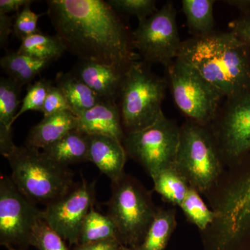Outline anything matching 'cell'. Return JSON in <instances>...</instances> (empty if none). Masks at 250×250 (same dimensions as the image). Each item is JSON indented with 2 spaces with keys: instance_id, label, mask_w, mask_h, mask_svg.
Segmentation results:
<instances>
[{
  "instance_id": "obj_2",
  "label": "cell",
  "mask_w": 250,
  "mask_h": 250,
  "mask_svg": "<svg viewBox=\"0 0 250 250\" xmlns=\"http://www.w3.org/2000/svg\"><path fill=\"white\" fill-rule=\"evenodd\" d=\"M177 59L193 67L224 98L250 90V49L231 31L182 41Z\"/></svg>"
},
{
  "instance_id": "obj_5",
  "label": "cell",
  "mask_w": 250,
  "mask_h": 250,
  "mask_svg": "<svg viewBox=\"0 0 250 250\" xmlns=\"http://www.w3.org/2000/svg\"><path fill=\"white\" fill-rule=\"evenodd\" d=\"M111 187L107 215L116 225L122 244L136 249L146 237L157 209L147 190L131 176L125 173Z\"/></svg>"
},
{
  "instance_id": "obj_32",
  "label": "cell",
  "mask_w": 250,
  "mask_h": 250,
  "mask_svg": "<svg viewBox=\"0 0 250 250\" xmlns=\"http://www.w3.org/2000/svg\"><path fill=\"white\" fill-rule=\"evenodd\" d=\"M63 111H71L66 99L58 87L52 85L49 88L45 104L41 113L43 117Z\"/></svg>"
},
{
  "instance_id": "obj_38",
  "label": "cell",
  "mask_w": 250,
  "mask_h": 250,
  "mask_svg": "<svg viewBox=\"0 0 250 250\" xmlns=\"http://www.w3.org/2000/svg\"><path fill=\"white\" fill-rule=\"evenodd\" d=\"M5 247H6V249H7V250H16V248H14V247H13V246H6Z\"/></svg>"
},
{
  "instance_id": "obj_27",
  "label": "cell",
  "mask_w": 250,
  "mask_h": 250,
  "mask_svg": "<svg viewBox=\"0 0 250 250\" xmlns=\"http://www.w3.org/2000/svg\"><path fill=\"white\" fill-rule=\"evenodd\" d=\"M180 207L188 220L202 231H205L208 225L218 218V213L210 210L199 192L190 186Z\"/></svg>"
},
{
  "instance_id": "obj_25",
  "label": "cell",
  "mask_w": 250,
  "mask_h": 250,
  "mask_svg": "<svg viewBox=\"0 0 250 250\" xmlns=\"http://www.w3.org/2000/svg\"><path fill=\"white\" fill-rule=\"evenodd\" d=\"M22 86L12 79H0V133H12Z\"/></svg>"
},
{
  "instance_id": "obj_16",
  "label": "cell",
  "mask_w": 250,
  "mask_h": 250,
  "mask_svg": "<svg viewBox=\"0 0 250 250\" xmlns=\"http://www.w3.org/2000/svg\"><path fill=\"white\" fill-rule=\"evenodd\" d=\"M88 161L111 179V183L121 179L127 157L123 142L104 135H88Z\"/></svg>"
},
{
  "instance_id": "obj_23",
  "label": "cell",
  "mask_w": 250,
  "mask_h": 250,
  "mask_svg": "<svg viewBox=\"0 0 250 250\" xmlns=\"http://www.w3.org/2000/svg\"><path fill=\"white\" fill-rule=\"evenodd\" d=\"M213 0H183L182 10L187 18L188 27L193 36L208 35L213 31Z\"/></svg>"
},
{
  "instance_id": "obj_29",
  "label": "cell",
  "mask_w": 250,
  "mask_h": 250,
  "mask_svg": "<svg viewBox=\"0 0 250 250\" xmlns=\"http://www.w3.org/2000/svg\"><path fill=\"white\" fill-rule=\"evenodd\" d=\"M53 85L50 80L42 79L28 85L27 93L23 99L15 121L21 115L29 111L42 112L49 88Z\"/></svg>"
},
{
  "instance_id": "obj_4",
  "label": "cell",
  "mask_w": 250,
  "mask_h": 250,
  "mask_svg": "<svg viewBox=\"0 0 250 250\" xmlns=\"http://www.w3.org/2000/svg\"><path fill=\"white\" fill-rule=\"evenodd\" d=\"M167 82L151 71L149 64L135 61L125 74L119 107L125 134L147 128L164 116Z\"/></svg>"
},
{
  "instance_id": "obj_9",
  "label": "cell",
  "mask_w": 250,
  "mask_h": 250,
  "mask_svg": "<svg viewBox=\"0 0 250 250\" xmlns=\"http://www.w3.org/2000/svg\"><path fill=\"white\" fill-rule=\"evenodd\" d=\"M131 39L143 62L168 67L178 57L182 42L172 3H166L150 17L139 22L131 33Z\"/></svg>"
},
{
  "instance_id": "obj_7",
  "label": "cell",
  "mask_w": 250,
  "mask_h": 250,
  "mask_svg": "<svg viewBox=\"0 0 250 250\" xmlns=\"http://www.w3.org/2000/svg\"><path fill=\"white\" fill-rule=\"evenodd\" d=\"M166 69L174 101L179 110L190 121L202 126L213 121L224 98L220 92L181 59H175Z\"/></svg>"
},
{
  "instance_id": "obj_20",
  "label": "cell",
  "mask_w": 250,
  "mask_h": 250,
  "mask_svg": "<svg viewBox=\"0 0 250 250\" xmlns=\"http://www.w3.org/2000/svg\"><path fill=\"white\" fill-rule=\"evenodd\" d=\"M51 62L33 58L18 52H10L0 59V65L9 78L23 86L33 80L48 66Z\"/></svg>"
},
{
  "instance_id": "obj_3",
  "label": "cell",
  "mask_w": 250,
  "mask_h": 250,
  "mask_svg": "<svg viewBox=\"0 0 250 250\" xmlns=\"http://www.w3.org/2000/svg\"><path fill=\"white\" fill-rule=\"evenodd\" d=\"M5 158L11 167V180L21 193L36 205L47 207L74 188L73 174L39 149L16 146Z\"/></svg>"
},
{
  "instance_id": "obj_33",
  "label": "cell",
  "mask_w": 250,
  "mask_h": 250,
  "mask_svg": "<svg viewBox=\"0 0 250 250\" xmlns=\"http://www.w3.org/2000/svg\"><path fill=\"white\" fill-rule=\"evenodd\" d=\"M229 28L250 49V15L242 16L231 21Z\"/></svg>"
},
{
  "instance_id": "obj_6",
  "label": "cell",
  "mask_w": 250,
  "mask_h": 250,
  "mask_svg": "<svg viewBox=\"0 0 250 250\" xmlns=\"http://www.w3.org/2000/svg\"><path fill=\"white\" fill-rule=\"evenodd\" d=\"M174 166L190 187L208 190L221 172L218 149L204 126L189 121L180 127V141Z\"/></svg>"
},
{
  "instance_id": "obj_11",
  "label": "cell",
  "mask_w": 250,
  "mask_h": 250,
  "mask_svg": "<svg viewBox=\"0 0 250 250\" xmlns=\"http://www.w3.org/2000/svg\"><path fill=\"white\" fill-rule=\"evenodd\" d=\"M95 182L83 179L62 198L45 207L44 219L70 245L77 246L82 225L95 201Z\"/></svg>"
},
{
  "instance_id": "obj_8",
  "label": "cell",
  "mask_w": 250,
  "mask_h": 250,
  "mask_svg": "<svg viewBox=\"0 0 250 250\" xmlns=\"http://www.w3.org/2000/svg\"><path fill=\"white\" fill-rule=\"evenodd\" d=\"M180 141V128L164 115L156 123L125 135L127 156L137 161L151 177L174 165Z\"/></svg>"
},
{
  "instance_id": "obj_12",
  "label": "cell",
  "mask_w": 250,
  "mask_h": 250,
  "mask_svg": "<svg viewBox=\"0 0 250 250\" xmlns=\"http://www.w3.org/2000/svg\"><path fill=\"white\" fill-rule=\"evenodd\" d=\"M220 126L222 152L235 159L250 150V90L228 99Z\"/></svg>"
},
{
  "instance_id": "obj_24",
  "label": "cell",
  "mask_w": 250,
  "mask_h": 250,
  "mask_svg": "<svg viewBox=\"0 0 250 250\" xmlns=\"http://www.w3.org/2000/svg\"><path fill=\"white\" fill-rule=\"evenodd\" d=\"M66 51L60 38L39 32L21 41L17 52L40 60L54 62Z\"/></svg>"
},
{
  "instance_id": "obj_10",
  "label": "cell",
  "mask_w": 250,
  "mask_h": 250,
  "mask_svg": "<svg viewBox=\"0 0 250 250\" xmlns=\"http://www.w3.org/2000/svg\"><path fill=\"white\" fill-rule=\"evenodd\" d=\"M44 219L43 210L28 200L11 177L0 179V242L2 246H27L33 229Z\"/></svg>"
},
{
  "instance_id": "obj_34",
  "label": "cell",
  "mask_w": 250,
  "mask_h": 250,
  "mask_svg": "<svg viewBox=\"0 0 250 250\" xmlns=\"http://www.w3.org/2000/svg\"><path fill=\"white\" fill-rule=\"evenodd\" d=\"M124 246L116 238L93 243L79 244L75 250H123Z\"/></svg>"
},
{
  "instance_id": "obj_39",
  "label": "cell",
  "mask_w": 250,
  "mask_h": 250,
  "mask_svg": "<svg viewBox=\"0 0 250 250\" xmlns=\"http://www.w3.org/2000/svg\"><path fill=\"white\" fill-rule=\"evenodd\" d=\"M123 250H136L133 249V248H128V247L124 246V248H123Z\"/></svg>"
},
{
  "instance_id": "obj_17",
  "label": "cell",
  "mask_w": 250,
  "mask_h": 250,
  "mask_svg": "<svg viewBox=\"0 0 250 250\" xmlns=\"http://www.w3.org/2000/svg\"><path fill=\"white\" fill-rule=\"evenodd\" d=\"M77 117L70 111L43 117L40 123L30 129L24 146L44 149L57 142L72 130L77 129Z\"/></svg>"
},
{
  "instance_id": "obj_19",
  "label": "cell",
  "mask_w": 250,
  "mask_h": 250,
  "mask_svg": "<svg viewBox=\"0 0 250 250\" xmlns=\"http://www.w3.org/2000/svg\"><path fill=\"white\" fill-rule=\"evenodd\" d=\"M55 85L63 94L72 113L76 116L104 101L71 72L57 74Z\"/></svg>"
},
{
  "instance_id": "obj_1",
  "label": "cell",
  "mask_w": 250,
  "mask_h": 250,
  "mask_svg": "<svg viewBox=\"0 0 250 250\" xmlns=\"http://www.w3.org/2000/svg\"><path fill=\"white\" fill-rule=\"evenodd\" d=\"M47 15L66 51L80 60L126 71L137 61L131 34L116 10L103 0H49Z\"/></svg>"
},
{
  "instance_id": "obj_13",
  "label": "cell",
  "mask_w": 250,
  "mask_h": 250,
  "mask_svg": "<svg viewBox=\"0 0 250 250\" xmlns=\"http://www.w3.org/2000/svg\"><path fill=\"white\" fill-rule=\"evenodd\" d=\"M216 211L220 238L227 243L243 241L250 225V174L229 189Z\"/></svg>"
},
{
  "instance_id": "obj_31",
  "label": "cell",
  "mask_w": 250,
  "mask_h": 250,
  "mask_svg": "<svg viewBox=\"0 0 250 250\" xmlns=\"http://www.w3.org/2000/svg\"><path fill=\"white\" fill-rule=\"evenodd\" d=\"M34 1L26 5L15 16L13 33L18 39H22L41 32L38 28V21L42 15L34 13L31 9V4Z\"/></svg>"
},
{
  "instance_id": "obj_18",
  "label": "cell",
  "mask_w": 250,
  "mask_h": 250,
  "mask_svg": "<svg viewBox=\"0 0 250 250\" xmlns=\"http://www.w3.org/2000/svg\"><path fill=\"white\" fill-rule=\"evenodd\" d=\"M88 135L75 129L42 152L56 164L67 167L69 165L88 161Z\"/></svg>"
},
{
  "instance_id": "obj_35",
  "label": "cell",
  "mask_w": 250,
  "mask_h": 250,
  "mask_svg": "<svg viewBox=\"0 0 250 250\" xmlns=\"http://www.w3.org/2000/svg\"><path fill=\"white\" fill-rule=\"evenodd\" d=\"M14 16L0 14V45L1 48L7 44L9 35L13 32Z\"/></svg>"
},
{
  "instance_id": "obj_21",
  "label": "cell",
  "mask_w": 250,
  "mask_h": 250,
  "mask_svg": "<svg viewBox=\"0 0 250 250\" xmlns=\"http://www.w3.org/2000/svg\"><path fill=\"white\" fill-rule=\"evenodd\" d=\"M177 225L174 209H157L147 233L136 250H165Z\"/></svg>"
},
{
  "instance_id": "obj_30",
  "label": "cell",
  "mask_w": 250,
  "mask_h": 250,
  "mask_svg": "<svg viewBox=\"0 0 250 250\" xmlns=\"http://www.w3.org/2000/svg\"><path fill=\"white\" fill-rule=\"evenodd\" d=\"M117 12L135 16L142 22L158 11L154 0H108Z\"/></svg>"
},
{
  "instance_id": "obj_28",
  "label": "cell",
  "mask_w": 250,
  "mask_h": 250,
  "mask_svg": "<svg viewBox=\"0 0 250 250\" xmlns=\"http://www.w3.org/2000/svg\"><path fill=\"white\" fill-rule=\"evenodd\" d=\"M29 245L39 250H70L63 238L49 226L45 219L41 220L33 229Z\"/></svg>"
},
{
  "instance_id": "obj_15",
  "label": "cell",
  "mask_w": 250,
  "mask_h": 250,
  "mask_svg": "<svg viewBox=\"0 0 250 250\" xmlns=\"http://www.w3.org/2000/svg\"><path fill=\"white\" fill-rule=\"evenodd\" d=\"M77 117V129L88 135H104L121 142L126 135L116 102L104 100Z\"/></svg>"
},
{
  "instance_id": "obj_22",
  "label": "cell",
  "mask_w": 250,
  "mask_h": 250,
  "mask_svg": "<svg viewBox=\"0 0 250 250\" xmlns=\"http://www.w3.org/2000/svg\"><path fill=\"white\" fill-rule=\"evenodd\" d=\"M154 188L166 201L180 207L190 184L173 165L161 170L152 177Z\"/></svg>"
},
{
  "instance_id": "obj_36",
  "label": "cell",
  "mask_w": 250,
  "mask_h": 250,
  "mask_svg": "<svg viewBox=\"0 0 250 250\" xmlns=\"http://www.w3.org/2000/svg\"><path fill=\"white\" fill-rule=\"evenodd\" d=\"M31 0H1L0 14L8 15L11 12H19L21 8L31 3Z\"/></svg>"
},
{
  "instance_id": "obj_14",
  "label": "cell",
  "mask_w": 250,
  "mask_h": 250,
  "mask_svg": "<svg viewBox=\"0 0 250 250\" xmlns=\"http://www.w3.org/2000/svg\"><path fill=\"white\" fill-rule=\"evenodd\" d=\"M125 72L106 64L80 60L71 73L104 100L116 102L121 93Z\"/></svg>"
},
{
  "instance_id": "obj_37",
  "label": "cell",
  "mask_w": 250,
  "mask_h": 250,
  "mask_svg": "<svg viewBox=\"0 0 250 250\" xmlns=\"http://www.w3.org/2000/svg\"><path fill=\"white\" fill-rule=\"evenodd\" d=\"M225 4L239 10L243 16L250 15V0H227Z\"/></svg>"
},
{
  "instance_id": "obj_26",
  "label": "cell",
  "mask_w": 250,
  "mask_h": 250,
  "mask_svg": "<svg viewBox=\"0 0 250 250\" xmlns=\"http://www.w3.org/2000/svg\"><path fill=\"white\" fill-rule=\"evenodd\" d=\"M113 238H118V231L112 219L107 214H102L92 208L82 225L79 244Z\"/></svg>"
}]
</instances>
